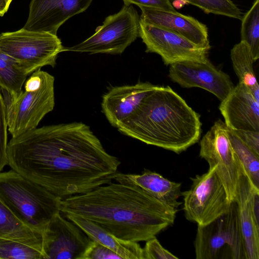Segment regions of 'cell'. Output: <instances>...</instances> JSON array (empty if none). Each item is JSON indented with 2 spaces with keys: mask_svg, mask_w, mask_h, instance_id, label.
Returning <instances> with one entry per match:
<instances>
[{
  "mask_svg": "<svg viewBox=\"0 0 259 259\" xmlns=\"http://www.w3.org/2000/svg\"><path fill=\"white\" fill-rule=\"evenodd\" d=\"M7 153L11 169L61 199L112 182L120 164L88 125L76 122L12 137Z\"/></svg>",
  "mask_w": 259,
  "mask_h": 259,
  "instance_id": "1",
  "label": "cell"
},
{
  "mask_svg": "<svg viewBox=\"0 0 259 259\" xmlns=\"http://www.w3.org/2000/svg\"><path fill=\"white\" fill-rule=\"evenodd\" d=\"M60 211L88 219L119 239L138 242L172 225L178 209L136 185L111 182L62 199Z\"/></svg>",
  "mask_w": 259,
  "mask_h": 259,
  "instance_id": "2",
  "label": "cell"
},
{
  "mask_svg": "<svg viewBox=\"0 0 259 259\" xmlns=\"http://www.w3.org/2000/svg\"><path fill=\"white\" fill-rule=\"evenodd\" d=\"M200 117L170 87L157 85L136 114L117 129L146 144L180 154L199 140Z\"/></svg>",
  "mask_w": 259,
  "mask_h": 259,
  "instance_id": "3",
  "label": "cell"
},
{
  "mask_svg": "<svg viewBox=\"0 0 259 259\" xmlns=\"http://www.w3.org/2000/svg\"><path fill=\"white\" fill-rule=\"evenodd\" d=\"M0 200L23 224L42 233L60 212L62 199L11 169L0 172Z\"/></svg>",
  "mask_w": 259,
  "mask_h": 259,
  "instance_id": "4",
  "label": "cell"
},
{
  "mask_svg": "<svg viewBox=\"0 0 259 259\" xmlns=\"http://www.w3.org/2000/svg\"><path fill=\"white\" fill-rule=\"evenodd\" d=\"M196 258L246 259L236 202L205 225H198L194 242Z\"/></svg>",
  "mask_w": 259,
  "mask_h": 259,
  "instance_id": "5",
  "label": "cell"
},
{
  "mask_svg": "<svg viewBox=\"0 0 259 259\" xmlns=\"http://www.w3.org/2000/svg\"><path fill=\"white\" fill-rule=\"evenodd\" d=\"M64 47L57 34L23 28L0 34V51L15 60L28 75L45 66L54 67Z\"/></svg>",
  "mask_w": 259,
  "mask_h": 259,
  "instance_id": "6",
  "label": "cell"
},
{
  "mask_svg": "<svg viewBox=\"0 0 259 259\" xmlns=\"http://www.w3.org/2000/svg\"><path fill=\"white\" fill-rule=\"evenodd\" d=\"M140 17L132 5L107 17L94 34L63 52L120 54L139 37Z\"/></svg>",
  "mask_w": 259,
  "mask_h": 259,
  "instance_id": "7",
  "label": "cell"
},
{
  "mask_svg": "<svg viewBox=\"0 0 259 259\" xmlns=\"http://www.w3.org/2000/svg\"><path fill=\"white\" fill-rule=\"evenodd\" d=\"M54 77L38 69L24 84V90L16 100L14 117L8 127L12 137L37 127L55 106Z\"/></svg>",
  "mask_w": 259,
  "mask_h": 259,
  "instance_id": "8",
  "label": "cell"
},
{
  "mask_svg": "<svg viewBox=\"0 0 259 259\" xmlns=\"http://www.w3.org/2000/svg\"><path fill=\"white\" fill-rule=\"evenodd\" d=\"M191 180L190 188L182 192L183 210L187 220L197 225H205L229 210L232 202L215 167Z\"/></svg>",
  "mask_w": 259,
  "mask_h": 259,
  "instance_id": "9",
  "label": "cell"
},
{
  "mask_svg": "<svg viewBox=\"0 0 259 259\" xmlns=\"http://www.w3.org/2000/svg\"><path fill=\"white\" fill-rule=\"evenodd\" d=\"M200 156L209 168L215 167L230 202L235 201L243 166L235 153L228 135V127L218 119L200 142Z\"/></svg>",
  "mask_w": 259,
  "mask_h": 259,
  "instance_id": "10",
  "label": "cell"
},
{
  "mask_svg": "<svg viewBox=\"0 0 259 259\" xmlns=\"http://www.w3.org/2000/svg\"><path fill=\"white\" fill-rule=\"evenodd\" d=\"M146 52L159 55L165 65L184 62L207 61L211 47H201L167 29L140 20L139 35Z\"/></svg>",
  "mask_w": 259,
  "mask_h": 259,
  "instance_id": "11",
  "label": "cell"
},
{
  "mask_svg": "<svg viewBox=\"0 0 259 259\" xmlns=\"http://www.w3.org/2000/svg\"><path fill=\"white\" fill-rule=\"evenodd\" d=\"M44 259H82L93 240L77 226L57 213L42 233Z\"/></svg>",
  "mask_w": 259,
  "mask_h": 259,
  "instance_id": "12",
  "label": "cell"
},
{
  "mask_svg": "<svg viewBox=\"0 0 259 259\" xmlns=\"http://www.w3.org/2000/svg\"><path fill=\"white\" fill-rule=\"evenodd\" d=\"M168 76L182 88H200L223 101L234 87L229 76L208 60L184 61L170 65Z\"/></svg>",
  "mask_w": 259,
  "mask_h": 259,
  "instance_id": "13",
  "label": "cell"
},
{
  "mask_svg": "<svg viewBox=\"0 0 259 259\" xmlns=\"http://www.w3.org/2000/svg\"><path fill=\"white\" fill-rule=\"evenodd\" d=\"M93 0H31L29 14L23 27L30 31L57 34L67 20L85 11Z\"/></svg>",
  "mask_w": 259,
  "mask_h": 259,
  "instance_id": "14",
  "label": "cell"
},
{
  "mask_svg": "<svg viewBox=\"0 0 259 259\" xmlns=\"http://www.w3.org/2000/svg\"><path fill=\"white\" fill-rule=\"evenodd\" d=\"M157 85L138 82L111 88L103 96L102 109L109 122L117 127L138 112L147 95Z\"/></svg>",
  "mask_w": 259,
  "mask_h": 259,
  "instance_id": "15",
  "label": "cell"
},
{
  "mask_svg": "<svg viewBox=\"0 0 259 259\" xmlns=\"http://www.w3.org/2000/svg\"><path fill=\"white\" fill-rule=\"evenodd\" d=\"M219 110L229 128L259 132V101L243 83L234 86L221 101Z\"/></svg>",
  "mask_w": 259,
  "mask_h": 259,
  "instance_id": "16",
  "label": "cell"
},
{
  "mask_svg": "<svg viewBox=\"0 0 259 259\" xmlns=\"http://www.w3.org/2000/svg\"><path fill=\"white\" fill-rule=\"evenodd\" d=\"M140 20L175 32L201 47H211L207 26L195 18L177 11H167L143 6Z\"/></svg>",
  "mask_w": 259,
  "mask_h": 259,
  "instance_id": "17",
  "label": "cell"
},
{
  "mask_svg": "<svg viewBox=\"0 0 259 259\" xmlns=\"http://www.w3.org/2000/svg\"><path fill=\"white\" fill-rule=\"evenodd\" d=\"M259 191L244 169L240 177L235 201L243 239L246 259H259V218L254 211L255 193Z\"/></svg>",
  "mask_w": 259,
  "mask_h": 259,
  "instance_id": "18",
  "label": "cell"
},
{
  "mask_svg": "<svg viewBox=\"0 0 259 259\" xmlns=\"http://www.w3.org/2000/svg\"><path fill=\"white\" fill-rule=\"evenodd\" d=\"M114 180L118 183L136 185L165 204L178 209L182 203L181 183L171 181L159 174L144 169L141 174L116 173Z\"/></svg>",
  "mask_w": 259,
  "mask_h": 259,
  "instance_id": "19",
  "label": "cell"
},
{
  "mask_svg": "<svg viewBox=\"0 0 259 259\" xmlns=\"http://www.w3.org/2000/svg\"><path fill=\"white\" fill-rule=\"evenodd\" d=\"M66 218L81 229L93 241L112 250L122 259H143V250L137 242L119 239L92 221L74 214Z\"/></svg>",
  "mask_w": 259,
  "mask_h": 259,
  "instance_id": "20",
  "label": "cell"
},
{
  "mask_svg": "<svg viewBox=\"0 0 259 259\" xmlns=\"http://www.w3.org/2000/svg\"><path fill=\"white\" fill-rule=\"evenodd\" d=\"M0 237L18 241L41 251V233L31 230L18 220L1 200Z\"/></svg>",
  "mask_w": 259,
  "mask_h": 259,
  "instance_id": "21",
  "label": "cell"
},
{
  "mask_svg": "<svg viewBox=\"0 0 259 259\" xmlns=\"http://www.w3.org/2000/svg\"><path fill=\"white\" fill-rule=\"evenodd\" d=\"M230 56L239 82L245 85L259 101V85L253 69L254 62L249 47L244 41H240L231 49Z\"/></svg>",
  "mask_w": 259,
  "mask_h": 259,
  "instance_id": "22",
  "label": "cell"
},
{
  "mask_svg": "<svg viewBox=\"0 0 259 259\" xmlns=\"http://www.w3.org/2000/svg\"><path fill=\"white\" fill-rule=\"evenodd\" d=\"M27 76L15 60L0 51V88L7 90L16 100Z\"/></svg>",
  "mask_w": 259,
  "mask_h": 259,
  "instance_id": "23",
  "label": "cell"
},
{
  "mask_svg": "<svg viewBox=\"0 0 259 259\" xmlns=\"http://www.w3.org/2000/svg\"><path fill=\"white\" fill-rule=\"evenodd\" d=\"M228 135L233 150L249 180L259 189V155L246 145L229 127Z\"/></svg>",
  "mask_w": 259,
  "mask_h": 259,
  "instance_id": "24",
  "label": "cell"
},
{
  "mask_svg": "<svg viewBox=\"0 0 259 259\" xmlns=\"http://www.w3.org/2000/svg\"><path fill=\"white\" fill-rule=\"evenodd\" d=\"M241 20V41L248 45L255 62L259 58V0L254 1Z\"/></svg>",
  "mask_w": 259,
  "mask_h": 259,
  "instance_id": "25",
  "label": "cell"
},
{
  "mask_svg": "<svg viewBox=\"0 0 259 259\" xmlns=\"http://www.w3.org/2000/svg\"><path fill=\"white\" fill-rule=\"evenodd\" d=\"M0 258L44 259L40 250L14 240L0 237Z\"/></svg>",
  "mask_w": 259,
  "mask_h": 259,
  "instance_id": "26",
  "label": "cell"
},
{
  "mask_svg": "<svg viewBox=\"0 0 259 259\" xmlns=\"http://www.w3.org/2000/svg\"><path fill=\"white\" fill-rule=\"evenodd\" d=\"M197 7L206 14H213L241 20L240 9L231 0H175Z\"/></svg>",
  "mask_w": 259,
  "mask_h": 259,
  "instance_id": "27",
  "label": "cell"
},
{
  "mask_svg": "<svg viewBox=\"0 0 259 259\" xmlns=\"http://www.w3.org/2000/svg\"><path fill=\"white\" fill-rule=\"evenodd\" d=\"M8 128L5 108L0 91V172L8 165Z\"/></svg>",
  "mask_w": 259,
  "mask_h": 259,
  "instance_id": "28",
  "label": "cell"
},
{
  "mask_svg": "<svg viewBox=\"0 0 259 259\" xmlns=\"http://www.w3.org/2000/svg\"><path fill=\"white\" fill-rule=\"evenodd\" d=\"M143 250V259H178L161 245L156 237L146 241Z\"/></svg>",
  "mask_w": 259,
  "mask_h": 259,
  "instance_id": "29",
  "label": "cell"
},
{
  "mask_svg": "<svg viewBox=\"0 0 259 259\" xmlns=\"http://www.w3.org/2000/svg\"><path fill=\"white\" fill-rule=\"evenodd\" d=\"M122 259L111 249L94 241L89 246L82 259Z\"/></svg>",
  "mask_w": 259,
  "mask_h": 259,
  "instance_id": "30",
  "label": "cell"
},
{
  "mask_svg": "<svg viewBox=\"0 0 259 259\" xmlns=\"http://www.w3.org/2000/svg\"><path fill=\"white\" fill-rule=\"evenodd\" d=\"M124 5H136L161 9L167 11L176 12L172 5L171 0H122Z\"/></svg>",
  "mask_w": 259,
  "mask_h": 259,
  "instance_id": "31",
  "label": "cell"
},
{
  "mask_svg": "<svg viewBox=\"0 0 259 259\" xmlns=\"http://www.w3.org/2000/svg\"><path fill=\"white\" fill-rule=\"evenodd\" d=\"M232 130L246 145L259 155V132Z\"/></svg>",
  "mask_w": 259,
  "mask_h": 259,
  "instance_id": "32",
  "label": "cell"
},
{
  "mask_svg": "<svg viewBox=\"0 0 259 259\" xmlns=\"http://www.w3.org/2000/svg\"><path fill=\"white\" fill-rule=\"evenodd\" d=\"M5 108L7 121L8 127L13 122L15 111L16 99L7 90L0 88Z\"/></svg>",
  "mask_w": 259,
  "mask_h": 259,
  "instance_id": "33",
  "label": "cell"
},
{
  "mask_svg": "<svg viewBox=\"0 0 259 259\" xmlns=\"http://www.w3.org/2000/svg\"><path fill=\"white\" fill-rule=\"evenodd\" d=\"M13 0H0V16H3L8 11Z\"/></svg>",
  "mask_w": 259,
  "mask_h": 259,
  "instance_id": "34",
  "label": "cell"
}]
</instances>
